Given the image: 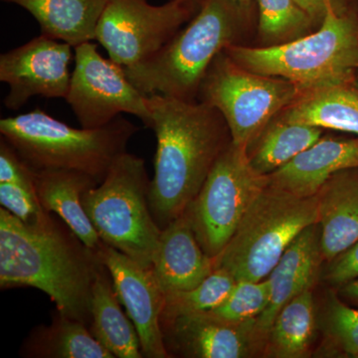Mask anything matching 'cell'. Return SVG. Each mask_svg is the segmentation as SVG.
<instances>
[{
	"label": "cell",
	"instance_id": "6da1fadb",
	"mask_svg": "<svg viewBox=\"0 0 358 358\" xmlns=\"http://www.w3.org/2000/svg\"><path fill=\"white\" fill-rule=\"evenodd\" d=\"M60 217L26 225L0 209V288L32 287L48 294L56 310L91 326V300L96 277L105 268Z\"/></svg>",
	"mask_w": 358,
	"mask_h": 358
},
{
	"label": "cell",
	"instance_id": "7a4b0ae2",
	"mask_svg": "<svg viewBox=\"0 0 358 358\" xmlns=\"http://www.w3.org/2000/svg\"><path fill=\"white\" fill-rule=\"evenodd\" d=\"M157 136L148 203L160 229L185 211L232 141L223 115L199 101L148 96Z\"/></svg>",
	"mask_w": 358,
	"mask_h": 358
},
{
	"label": "cell",
	"instance_id": "3957f363",
	"mask_svg": "<svg viewBox=\"0 0 358 358\" xmlns=\"http://www.w3.org/2000/svg\"><path fill=\"white\" fill-rule=\"evenodd\" d=\"M256 31L251 7L231 0H205L169 43L140 64L124 68V72L145 95L193 102L216 56L231 45H249Z\"/></svg>",
	"mask_w": 358,
	"mask_h": 358
},
{
	"label": "cell",
	"instance_id": "277c9868",
	"mask_svg": "<svg viewBox=\"0 0 358 358\" xmlns=\"http://www.w3.org/2000/svg\"><path fill=\"white\" fill-rule=\"evenodd\" d=\"M138 131L122 115L98 129L72 128L40 109L0 120L1 138L35 173L79 171L99 183Z\"/></svg>",
	"mask_w": 358,
	"mask_h": 358
},
{
	"label": "cell",
	"instance_id": "5b68a950",
	"mask_svg": "<svg viewBox=\"0 0 358 358\" xmlns=\"http://www.w3.org/2000/svg\"><path fill=\"white\" fill-rule=\"evenodd\" d=\"M224 52L244 69L285 78L303 91L353 81L358 73V20L329 6L324 22L310 34L272 47L231 45Z\"/></svg>",
	"mask_w": 358,
	"mask_h": 358
},
{
	"label": "cell",
	"instance_id": "8992f818",
	"mask_svg": "<svg viewBox=\"0 0 358 358\" xmlns=\"http://www.w3.org/2000/svg\"><path fill=\"white\" fill-rule=\"evenodd\" d=\"M317 223V195L301 199L268 183L213 259L214 268H225L236 281L267 279L292 242Z\"/></svg>",
	"mask_w": 358,
	"mask_h": 358
},
{
	"label": "cell",
	"instance_id": "52a82bcc",
	"mask_svg": "<svg viewBox=\"0 0 358 358\" xmlns=\"http://www.w3.org/2000/svg\"><path fill=\"white\" fill-rule=\"evenodd\" d=\"M150 183L145 160L127 152L82 199L103 243L148 268L152 267L162 231L148 203Z\"/></svg>",
	"mask_w": 358,
	"mask_h": 358
},
{
	"label": "cell",
	"instance_id": "ba28073f",
	"mask_svg": "<svg viewBox=\"0 0 358 358\" xmlns=\"http://www.w3.org/2000/svg\"><path fill=\"white\" fill-rule=\"evenodd\" d=\"M301 91L285 78L244 69L223 50L207 71L197 101L215 108L227 122L233 143L248 150L268 122Z\"/></svg>",
	"mask_w": 358,
	"mask_h": 358
},
{
	"label": "cell",
	"instance_id": "9c48e42d",
	"mask_svg": "<svg viewBox=\"0 0 358 358\" xmlns=\"http://www.w3.org/2000/svg\"><path fill=\"white\" fill-rule=\"evenodd\" d=\"M268 176L257 173L246 148L231 141L212 167L203 186L185 209L205 254L216 258L264 188Z\"/></svg>",
	"mask_w": 358,
	"mask_h": 358
},
{
	"label": "cell",
	"instance_id": "30bf717a",
	"mask_svg": "<svg viewBox=\"0 0 358 358\" xmlns=\"http://www.w3.org/2000/svg\"><path fill=\"white\" fill-rule=\"evenodd\" d=\"M74 49L75 68L65 100L81 128H102L122 114H129L150 129L148 96L129 81L124 67L103 58L92 41Z\"/></svg>",
	"mask_w": 358,
	"mask_h": 358
},
{
	"label": "cell",
	"instance_id": "8fae6325",
	"mask_svg": "<svg viewBox=\"0 0 358 358\" xmlns=\"http://www.w3.org/2000/svg\"><path fill=\"white\" fill-rule=\"evenodd\" d=\"M197 11L174 0L162 6L148 0H110L96 25L95 40L110 60L131 67L157 53Z\"/></svg>",
	"mask_w": 358,
	"mask_h": 358
},
{
	"label": "cell",
	"instance_id": "7c38bea8",
	"mask_svg": "<svg viewBox=\"0 0 358 358\" xmlns=\"http://www.w3.org/2000/svg\"><path fill=\"white\" fill-rule=\"evenodd\" d=\"M70 44L41 34L0 55V81L8 85L3 103L20 110L34 96L65 99L69 91L72 60Z\"/></svg>",
	"mask_w": 358,
	"mask_h": 358
},
{
	"label": "cell",
	"instance_id": "4fadbf2b",
	"mask_svg": "<svg viewBox=\"0 0 358 358\" xmlns=\"http://www.w3.org/2000/svg\"><path fill=\"white\" fill-rule=\"evenodd\" d=\"M99 253L112 277L117 298L136 327L143 357H171L162 329L164 293L154 268L145 267L105 243Z\"/></svg>",
	"mask_w": 358,
	"mask_h": 358
},
{
	"label": "cell",
	"instance_id": "5bb4252c",
	"mask_svg": "<svg viewBox=\"0 0 358 358\" xmlns=\"http://www.w3.org/2000/svg\"><path fill=\"white\" fill-rule=\"evenodd\" d=\"M255 322L232 324L199 313L162 322V329L171 357L176 350L188 357L241 358L261 348Z\"/></svg>",
	"mask_w": 358,
	"mask_h": 358
},
{
	"label": "cell",
	"instance_id": "9a60e30c",
	"mask_svg": "<svg viewBox=\"0 0 358 358\" xmlns=\"http://www.w3.org/2000/svg\"><path fill=\"white\" fill-rule=\"evenodd\" d=\"M322 260L320 228L319 223L313 224L292 242L267 278L271 286L270 301L255 322V333L261 346H265L280 310L294 296L312 289Z\"/></svg>",
	"mask_w": 358,
	"mask_h": 358
},
{
	"label": "cell",
	"instance_id": "2e32d148",
	"mask_svg": "<svg viewBox=\"0 0 358 358\" xmlns=\"http://www.w3.org/2000/svg\"><path fill=\"white\" fill-rule=\"evenodd\" d=\"M358 169V136H324L288 164L268 174V183L301 199L317 194L334 173Z\"/></svg>",
	"mask_w": 358,
	"mask_h": 358
},
{
	"label": "cell",
	"instance_id": "e0dca14e",
	"mask_svg": "<svg viewBox=\"0 0 358 358\" xmlns=\"http://www.w3.org/2000/svg\"><path fill=\"white\" fill-rule=\"evenodd\" d=\"M152 268L164 294L195 288L214 270L185 211L162 229Z\"/></svg>",
	"mask_w": 358,
	"mask_h": 358
},
{
	"label": "cell",
	"instance_id": "ac0fdd59",
	"mask_svg": "<svg viewBox=\"0 0 358 358\" xmlns=\"http://www.w3.org/2000/svg\"><path fill=\"white\" fill-rule=\"evenodd\" d=\"M317 197L322 259L331 262L358 241V169L334 173Z\"/></svg>",
	"mask_w": 358,
	"mask_h": 358
},
{
	"label": "cell",
	"instance_id": "d6986e66",
	"mask_svg": "<svg viewBox=\"0 0 358 358\" xmlns=\"http://www.w3.org/2000/svg\"><path fill=\"white\" fill-rule=\"evenodd\" d=\"M278 119L358 136V88L353 81L303 90Z\"/></svg>",
	"mask_w": 358,
	"mask_h": 358
},
{
	"label": "cell",
	"instance_id": "ffe728a7",
	"mask_svg": "<svg viewBox=\"0 0 358 358\" xmlns=\"http://www.w3.org/2000/svg\"><path fill=\"white\" fill-rule=\"evenodd\" d=\"M98 185L95 178L79 171L47 169L35 173V188L44 209L62 219L87 246L96 251L103 242L87 215L82 199L87 190Z\"/></svg>",
	"mask_w": 358,
	"mask_h": 358
},
{
	"label": "cell",
	"instance_id": "44dd1931",
	"mask_svg": "<svg viewBox=\"0 0 358 358\" xmlns=\"http://www.w3.org/2000/svg\"><path fill=\"white\" fill-rule=\"evenodd\" d=\"M22 7L41 34L76 47L96 39L99 20L110 0H1Z\"/></svg>",
	"mask_w": 358,
	"mask_h": 358
},
{
	"label": "cell",
	"instance_id": "7402d4cb",
	"mask_svg": "<svg viewBox=\"0 0 358 358\" xmlns=\"http://www.w3.org/2000/svg\"><path fill=\"white\" fill-rule=\"evenodd\" d=\"M121 305L105 267L94 284L90 331L115 358H143L138 331Z\"/></svg>",
	"mask_w": 358,
	"mask_h": 358
},
{
	"label": "cell",
	"instance_id": "603a6c76",
	"mask_svg": "<svg viewBox=\"0 0 358 358\" xmlns=\"http://www.w3.org/2000/svg\"><path fill=\"white\" fill-rule=\"evenodd\" d=\"M20 355L27 358H115L99 343L84 322L57 310L48 326H38L21 345Z\"/></svg>",
	"mask_w": 358,
	"mask_h": 358
},
{
	"label": "cell",
	"instance_id": "cb8c5ba5",
	"mask_svg": "<svg viewBox=\"0 0 358 358\" xmlns=\"http://www.w3.org/2000/svg\"><path fill=\"white\" fill-rule=\"evenodd\" d=\"M322 134L324 129L317 127L275 117L247 150L250 164L257 173L268 176L317 143Z\"/></svg>",
	"mask_w": 358,
	"mask_h": 358
},
{
	"label": "cell",
	"instance_id": "d4e9b609",
	"mask_svg": "<svg viewBox=\"0 0 358 358\" xmlns=\"http://www.w3.org/2000/svg\"><path fill=\"white\" fill-rule=\"evenodd\" d=\"M315 327V301L312 289H307L278 313L266 341V353L277 358L307 357Z\"/></svg>",
	"mask_w": 358,
	"mask_h": 358
},
{
	"label": "cell",
	"instance_id": "484cf974",
	"mask_svg": "<svg viewBox=\"0 0 358 358\" xmlns=\"http://www.w3.org/2000/svg\"><path fill=\"white\" fill-rule=\"evenodd\" d=\"M258 23L254 46L289 43L317 30L310 16L296 0H257Z\"/></svg>",
	"mask_w": 358,
	"mask_h": 358
},
{
	"label": "cell",
	"instance_id": "4316f807",
	"mask_svg": "<svg viewBox=\"0 0 358 358\" xmlns=\"http://www.w3.org/2000/svg\"><path fill=\"white\" fill-rule=\"evenodd\" d=\"M236 282L227 270L215 268L195 288L164 294L162 322L210 312L226 300Z\"/></svg>",
	"mask_w": 358,
	"mask_h": 358
},
{
	"label": "cell",
	"instance_id": "83f0119b",
	"mask_svg": "<svg viewBox=\"0 0 358 358\" xmlns=\"http://www.w3.org/2000/svg\"><path fill=\"white\" fill-rule=\"evenodd\" d=\"M271 286L268 279L262 281H237L229 296L221 305L203 313L214 319L232 324L256 320L268 307Z\"/></svg>",
	"mask_w": 358,
	"mask_h": 358
},
{
	"label": "cell",
	"instance_id": "f1b7e54d",
	"mask_svg": "<svg viewBox=\"0 0 358 358\" xmlns=\"http://www.w3.org/2000/svg\"><path fill=\"white\" fill-rule=\"evenodd\" d=\"M324 322L331 348L343 357L358 358V307L348 305L331 293Z\"/></svg>",
	"mask_w": 358,
	"mask_h": 358
},
{
	"label": "cell",
	"instance_id": "f546056e",
	"mask_svg": "<svg viewBox=\"0 0 358 358\" xmlns=\"http://www.w3.org/2000/svg\"><path fill=\"white\" fill-rule=\"evenodd\" d=\"M0 204L26 225H39L51 215L42 206L35 185L0 183Z\"/></svg>",
	"mask_w": 358,
	"mask_h": 358
},
{
	"label": "cell",
	"instance_id": "4dcf8cb0",
	"mask_svg": "<svg viewBox=\"0 0 358 358\" xmlns=\"http://www.w3.org/2000/svg\"><path fill=\"white\" fill-rule=\"evenodd\" d=\"M0 183L35 185L34 171L3 138L0 141Z\"/></svg>",
	"mask_w": 358,
	"mask_h": 358
},
{
	"label": "cell",
	"instance_id": "1f68e13d",
	"mask_svg": "<svg viewBox=\"0 0 358 358\" xmlns=\"http://www.w3.org/2000/svg\"><path fill=\"white\" fill-rule=\"evenodd\" d=\"M358 279V241L331 261L327 272L329 284L341 287Z\"/></svg>",
	"mask_w": 358,
	"mask_h": 358
},
{
	"label": "cell",
	"instance_id": "d6a6232c",
	"mask_svg": "<svg viewBox=\"0 0 358 358\" xmlns=\"http://www.w3.org/2000/svg\"><path fill=\"white\" fill-rule=\"evenodd\" d=\"M296 2L310 16L317 29L324 22L329 6H334L338 10H348L339 0H296Z\"/></svg>",
	"mask_w": 358,
	"mask_h": 358
},
{
	"label": "cell",
	"instance_id": "836d02e7",
	"mask_svg": "<svg viewBox=\"0 0 358 358\" xmlns=\"http://www.w3.org/2000/svg\"><path fill=\"white\" fill-rule=\"evenodd\" d=\"M341 296L358 307V279L339 287Z\"/></svg>",
	"mask_w": 358,
	"mask_h": 358
},
{
	"label": "cell",
	"instance_id": "e575fe53",
	"mask_svg": "<svg viewBox=\"0 0 358 358\" xmlns=\"http://www.w3.org/2000/svg\"><path fill=\"white\" fill-rule=\"evenodd\" d=\"M174 1L182 2V3L187 4V6H192V8L199 10L205 0H174Z\"/></svg>",
	"mask_w": 358,
	"mask_h": 358
},
{
	"label": "cell",
	"instance_id": "d590c367",
	"mask_svg": "<svg viewBox=\"0 0 358 358\" xmlns=\"http://www.w3.org/2000/svg\"><path fill=\"white\" fill-rule=\"evenodd\" d=\"M231 1L235 2V3L245 7L252 6V0H231Z\"/></svg>",
	"mask_w": 358,
	"mask_h": 358
},
{
	"label": "cell",
	"instance_id": "8d00e7d4",
	"mask_svg": "<svg viewBox=\"0 0 358 358\" xmlns=\"http://www.w3.org/2000/svg\"><path fill=\"white\" fill-rule=\"evenodd\" d=\"M355 85H357V87L358 88V73L357 75V78H355Z\"/></svg>",
	"mask_w": 358,
	"mask_h": 358
}]
</instances>
